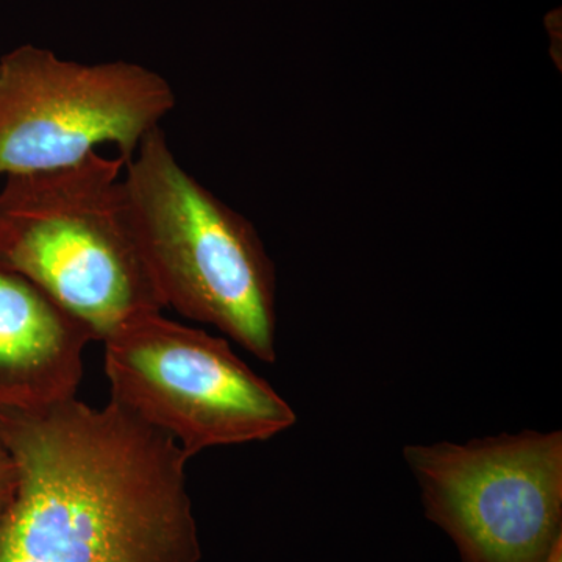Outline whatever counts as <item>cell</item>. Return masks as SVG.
Returning <instances> with one entry per match:
<instances>
[{
    "mask_svg": "<svg viewBox=\"0 0 562 562\" xmlns=\"http://www.w3.org/2000/svg\"><path fill=\"white\" fill-rule=\"evenodd\" d=\"M136 249L165 308L277 360V272L255 225L181 166L157 128L122 177Z\"/></svg>",
    "mask_w": 562,
    "mask_h": 562,
    "instance_id": "7a4b0ae2",
    "label": "cell"
},
{
    "mask_svg": "<svg viewBox=\"0 0 562 562\" xmlns=\"http://www.w3.org/2000/svg\"><path fill=\"white\" fill-rule=\"evenodd\" d=\"M16 490L0 562H199L190 457L116 402L0 409Z\"/></svg>",
    "mask_w": 562,
    "mask_h": 562,
    "instance_id": "6da1fadb",
    "label": "cell"
},
{
    "mask_svg": "<svg viewBox=\"0 0 562 562\" xmlns=\"http://www.w3.org/2000/svg\"><path fill=\"white\" fill-rule=\"evenodd\" d=\"M111 401L171 436L192 458L268 441L297 422L290 403L227 339L168 319L136 317L103 341Z\"/></svg>",
    "mask_w": 562,
    "mask_h": 562,
    "instance_id": "277c9868",
    "label": "cell"
},
{
    "mask_svg": "<svg viewBox=\"0 0 562 562\" xmlns=\"http://www.w3.org/2000/svg\"><path fill=\"white\" fill-rule=\"evenodd\" d=\"M90 328L35 283L0 268V409L76 397Z\"/></svg>",
    "mask_w": 562,
    "mask_h": 562,
    "instance_id": "52a82bcc",
    "label": "cell"
},
{
    "mask_svg": "<svg viewBox=\"0 0 562 562\" xmlns=\"http://www.w3.org/2000/svg\"><path fill=\"white\" fill-rule=\"evenodd\" d=\"M124 168L92 151L66 168L5 177L0 191V268L31 280L102 342L165 310L133 239Z\"/></svg>",
    "mask_w": 562,
    "mask_h": 562,
    "instance_id": "3957f363",
    "label": "cell"
},
{
    "mask_svg": "<svg viewBox=\"0 0 562 562\" xmlns=\"http://www.w3.org/2000/svg\"><path fill=\"white\" fill-rule=\"evenodd\" d=\"M14 490H16V465L5 443L0 439V513L9 505Z\"/></svg>",
    "mask_w": 562,
    "mask_h": 562,
    "instance_id": "ba28073f",
    "label": "cell"
},
{
    "mask_svg": "<svg viewBox=\"0 0 562 562\" xmlns=\"http://www.w3.org/2000/svg\"><path fill=\"white\" fill-rule=\"evenodd\" d=\"M176 105L171 83L138 63L18 47L0 60V176L77 165L105 144L127 165Z\"/></svg>",
    "mask_w": 562,
    "mask_h": 562,
    "instance_id": "5b68a950",
    "label": "cell"
},
{
    "mask_svg": "<svg viewBox=\"0 0 562 562\" xmlns=\"http://www.w3.org/2000/svg\"><path fill=\"white\" fill-rule=\"evenodd\" d=\"M425 516L462 562H546L562 546V432L409 443Z\"/></svg>",
    "mask_w": 562,
    "mask_h": 562,
    "instance_id": "8992f818",
    "label": "cell"
},
{
    "mask_svg": "<svg viewBox=\"0 0 562 562\" xmlns=\"http://www.w3.org/2000/svg\"><path fill=\"white\" fill-rule=\"evenodd\" d=\"M546 562H562V546L558 547Z\"/></svg>",
    "mask_w": 562,
    "mask_h": 562,
    "instance_id": "9c48e42d",
    "label": "cell"
}]
</instances>
